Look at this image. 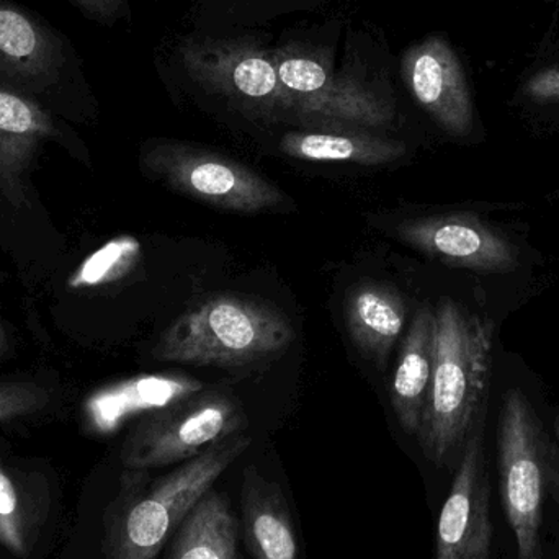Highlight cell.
I'll use <instances>...</instances> for the list:
<instances>
[{"mask_svg":"<svg viewBox=\"0 0 559 559\" xmlns=\"http://www.w3.org/2000/svg\"><path fill=\"white\" fill-rule=\"evenodd\" d=\"M205 390L202 381L187 374H141L102 388L85 401L88 426L111 432L136 414H151Z\"/></svg>","mask_w":559,"mask_h":559,"instance_id":"obj_13","label":"cell"},{"mask_svg":"<svg viewBox=\"0 0 559 559\" xmlns=\"http://www.w3.org/2000/svg\"><path fill=\"white\" fill-rule=\"evenodd\" d=\"M68 2L81 10L87 19L105 25L123 19L128 12L127 0H68Z\"/></svg>","mask_w":559,"mask_h":559,"instance_id":"obj_24","label":"cell"},{"mask_svg":"<svg viewBox=\"0 0 559 559\" xmlns=\"http://www.w3.org/2000/svg\"><path fill=\"white\" fill-rule=\"evenodd\" d=\"M548 2L554 3V5L559 10V0H548Z\"/></svg>","mask_w":559,"mask_h":559,"instance_id":"obj_28","label":"cell"},{"mask_svg":"<svg viewBox=\"0 0 559 559\" xmlns=\"http://www.w3.org/2000/svg\"><path fill=\"white\" fill-rule=\"evenodd\" d=\"M527 559H554V558H548L547 555L544 554V550H542V547H538L537 550L534 551V555H532V557H528Z\"/></svg>","mask_w":559,"mask_h":559,"instance_id":"obj_26","label":"cell"},{"mask_svg":"<svg viewBox=\"0 0 559 559\" xmlns=\"http://www.w3.org/2000/svg\"><path fill=\"white\" fill-rule=\"evenodd\" d=\"M32 524L25 499L0 459V547L10 554L25 557L28 554Z\"/></svg>","mask_w":559,"mask_h":559,"instance_id":"obj_22","label":"cell"},{"mask_svg":"<svg viewBox=\"0 0 559 559\" xmlns=\"http://www.w3.org/2000/svg\"><path fill=\"white\" fill-rule=\"evenodd\" d=\"M238 538L231 501L210 489L183 519L167 559H238Z\"/></svg>","mask_w":559,"mask_h":559,"instance_id":"obj_19","label":"cell"},{"mask_svg":"<svg viewBox=\"0 0 559 559\" xmlns=\"http://www.w3.org/2000/svg\"><path fill=\"white\" fill-rule=\"evenodd\" d=\"M511 105L537 127L559 128V38L538 46L519 74Z\"/></svg>","mask_w":559,"mask_h":559,"instance_id":"obj_20","label":"cell"},{"mask_svg":"<svg viewBox=\"0 0 559 559\" xmlns=\"http://www.w3.org/2000/svg\"><path fill=\"white\" fill-rule=\"evenodd\" d=\"M554 427H555V436H557V439L559 442V411L557 413V416H555Z\"/></svg>","mask_w":559,"mask_h":559,"instance_id":"obj_27","label":"cell"},{"mask_svg":"<svg viewBox=\"0 0 559 559\" xmlns=\"http://www.w3.org/2000/svg\"><path fill=\"white\" fill-rule=\"evenodd\" d=\"M55 131L51 115L38 102L0 87V192L13 203L23 202V174Z\"/></svg>","mask_w":559,"mask_h":559,"instance_id":"obj_15","label":"cell"},{"mask_svg":"<svg viewBox=\"0 0 559 559\" xmlns=\"http://www.w3.org/2000/svg\"><path fill=\"white\" fill-rule=\"evenodd\" d=\"M143 166L176 192L228 212L255 215L285 200L277 186L245 164L190 144H154L144 153Z\"/></svg>","mask_w":559,"mask_h":559,"instance_id":"obj_7","label":"cell"},{"mask_svg":"<svg viewBox=\"0 0 559 559\" xmlns=\"http://www.w3.org/2000/svg\"><path fill=\"white\" fill-rule=\"evenodd\" d=\"M285 156L305 163H345L358 166H388L403 159V141L370 133L361 128H309L289 131L280 140Z\"/></svg>","mask_w":559,"mask_h":559,"instance_id":"obj_16","label":"cell"},{"mask_svg":"<svg viewBox=\"0 0 559 559\" xmlns=\"http://www.w3.org/2000/svg\"><path fill=\"white\" fill-rule=\"evenodd\" d=\"M345 322L355 347L383 364L406 324V305L390 286L361 283L348 295Z\"/></svg>","mask_w":559,"mask_h":559,"instance_id":"obj_18","label":"cell"},{"mask_svg":"<svg viewBox=\"0 0 559 559\" xmlns=\"http://www.w3.org/2000/svg\"><path fill=\"white\" fill-rule=\"evenodd\" d=\"M502 508L518 540L519 559L540 547L547 499L559 502V455L531 400L518 388L502 396L498 424Z\"/></svg>","mask_w":559,"mask_h":559,"instance_id":"obj_4","label":"cell"},{"mask_svg":"<svg viewBox=\"0 0 559 559\" xmlns=\"http://www.w3.org/2000/svg\"><path fill=\"white\" fill-rule=\"evenodd\" d=\"M436 318L433 309L420 308L401 345L400 361L391 384V406L404 432L417 436L432 378Z\"/></svg>","mask_w":559,"mask_h":559,"instance_id":"obj_17","label":"cell"},{"mask_svg":"<svg viewBox=\"0 0 559 559\" xmlns=\"http://www.w3.org/2000/svg\"><path fill=\"white\" fill-rule=\"evenodd\" d=\"M183 68L212 94L248 114L293 117L292 98L280 82L274 56L245 39H202L182 46Z\"/></svg>","mask_w":559,"mask_h":559,"instance_id":"obj_8","label":"cell"},{"mask_svg":"<svg viewBox=\"0 0 559 559\" xmlns=\"http://www.w3.org/2000/svg\"><path fill=\"white\" fill-rule=\"evenodd\" d=\"M293 337L292 324L278 309L223 293L179 316L160 334L153 357L197 367H245L285 350Z\"/></svg>","mask_w":559,"mask_h":559,"instance_id":"obj_3","label":"cell"},{"mask_svg":"<svg viewBox=\"0 0 559 559\" xmlns=\"http://www.w3.org/2000/svg\"><path fill=\"white\" fill-rule=\"evenodd\" d=\"M242 528L252 559H299L292 512L277 483L246 466L241 486Z\"/></svg>","mask_w":559,"mask_h":559,"instance_id":"obj_14","label":"cell"},{"mask_svg":"<svg viewBox=\"0 0 559 559\" xmlns=\"http://www.w3.org/2000/svg\"><path fill=\"white\" fill-rule=\"evenodd\" d=\"M404 82L430 120L453 140L478 131V111L462 56L445 35H430L406 49Z\"/></svg>","mask_w":559,"mask_h":559,"instance_id":"obj_10","label":"cell"},{"mask_svg":"<svg viewBox=\"0 0 559 559\" xmlns=\"http://www.w3.org/2000/svg\"><path fill=\"white\" fill-rule=\"evenodd\" d=\"M251 443L245 433L229 437L157 479L146 469H127L105 515V559H157L197 502Z\"/></svg>","mask_w":559,"mask_h":559,"instance_id":"obj_2","label":"cell"},{"mask_svg":"<svg viewBox=\"0 0 559 559\" xmlns=\"http://www.w3.org/2000/svg\"><path fill=\"white\" fill-rule=\"evenodd\" d=\"M432 378L417 442L437 466L462 455L473 430L485 423L491 367V331L478 314L452 298L433 309Z\"/></svg>","mask_w":559,"mask_h":559,"instance_id":"obj_1","label":"cell"},{"mask_svg":"<svg viewBox=\"0 0 559 559\" xmlns=\"http://www.w3.org/2000/svg\"><path fill=\"white\" fill-rule=\"evenodd\" d=\"M141 259V245L136 238L120 236L88 255L69 278L71 288H95L110 285L127 277Z\"/></svg>","mask_w":559,"mask_h":559,"instance_id":"obj_21","label":"cell"},{"mask_svg":"<svg viewBox=\"0 0 559 559\" xmlns=\"http://www.w3.org/2000/svg\"><path fill=\"white\" fill-rule=\"evenodd\" d=\"M483 424L473 430L456 462L437 525L436 559H491V481Z\"/></svg>","mask_w":559,"mask_h":559,"instance_id":"obj_11","label":"cell"},{"mask_svg":"<svg viewBox=\"0 0 559 559\" xmlns=\"http://www.w3.org/2000/svg\"><path fill=\"white\" fill-rule=\"evenodd\" d=\"M293 117L311 128H384L396 118L393 98L377 85L337 74L331 59L296 45L272 52Z\"/></svg>","mask_w":559,"mask_h":559,"instance_id":"obj_5","label":"cell"},{"mask_svg":"<svg viewBox=\"0 0 559 559\" xmlns=\"http://www.w3.org/2000/svg\"><path fill=\"white\" fill-rule=\"evenodd\" d=\"M7 350H9V338H7L5 329L0 322V355L5 354Z\"/></svg>","mask_w":559,"mask_h":559,"instance_id":"obj_25","label":"cell"},{"mask_svg":"<svg viewBox=\"0 0 559 559\" xmlns=\"http://www.w3.org/2000/svg\"><path fill=\"white\" fill-rule=\"evenodd\" d=\"M397 238L449 267L481 275H509L521 269V249L508 233L473 213H439L407 219Z\"/></svg>","mask_w":559,"mask_h":559,"instance_id":"obj_9","label":"cell"},{"mask_svg":"<svg viewBox=\"0 0 559 559\" xmlns=\"http://www.w3.org/2000/svg\"><path fill=\"white\" fill-rule=\"evenodd\" d=\"M49 401L51 393L39 384L0 381V423L38 413Z\"/></svg>","mask_w":559,"mask_h":559,"instance_id":"obj_23","label":"cell"},{"mask_svg":"<svg viewBox=\"0 0 559 559\" xmlns=\"http://www.w3.org/2000/svg\"><path fill=\"white\" fill-rule=\"evenodd\" d=\"M71 64L64 36L35 13L0 0V87L45 92L55 87Z\"/></svg>","mask_w":559,"mask_h":559,"instance_id":"obj_12","label":"cell"},{"mask_svg":"<svg viewBox=\"0 0 559 559\" xmlns=\"http://www.w3.org/2000/svg\"><path fill=\"white\" fill-rule=\"evenodd\" d=\"M246 427L248 416L233 394L203 390L143 417L124 440L121 462L146 472L187 462Z\"/></svg>","mask_w":559,"mask_h":559,"instance_id":"obj_6","label":"cell"}]
</instances>
